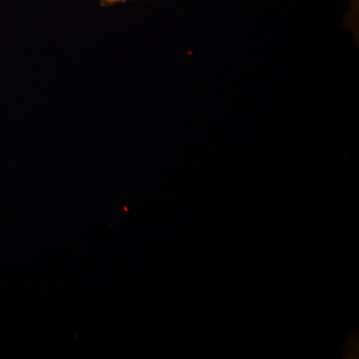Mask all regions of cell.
<instances>
[{
	"label": "cell",
	"instance_id": "1",
	"mask_svg": "<svg viewBox=\"0 0 359 359\" xmlns=\"http://www.w3.org/2000/svg\"><path fill=\"white\" fill-rule=\"evenodd\" d=\"M127 1H131V0H100L103 6H113V4H125Z\"/></svg>",
	"mask_w": 359,
	"mask_h": 359
}]
</instances>
